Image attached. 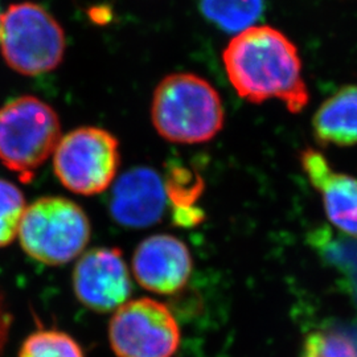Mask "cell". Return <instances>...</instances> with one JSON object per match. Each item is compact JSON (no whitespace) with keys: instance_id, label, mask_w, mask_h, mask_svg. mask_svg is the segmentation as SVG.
I'll use <instances>...</instances> for the list:
<instances>
[{"instance_id":"1","label":"cell","mask_w":357,"mask_h":357,"mask_svg":"<svg viewBox=\"0 0 357 357\" xmlns=\"http://www.w3.org/2000/svg\"><path fill=\"white\" fill-rule=\"evenodd\" d=\"M222 63L237 94L252 103L281 101L301 113L310 94L298 48L281 31L253 26L237 33L222 52Z\"/></svg>"},{"instance_id":"2","label":"cell","mask_w":357,"mask_h":357,"mask_svg":"<svg viewBox=\"0 0 357 357\" xmlns=\"http://www.w3.org/2000/svg\"><path fill=\"white\" fill-rule=\"evenodd\" d=\"M151 119L158 134L178 144L212 141L224 128L225 112L217 90L193 73L165 77L153 91Z\"/></svg>"},{"instance_id":"3","label":"cell","mask_w":357,"mask_h":357,"mask_svg":"<svg viewBox=\"0 0 357 357\" xmlns=\"http://www.w3.org/2000/svg\"><path fill=\"white\" fill-rule=\"evenodd\" d=\"M60 139L59 115L38 97L23 96L0 107V162L20 180H32Z\"/></svg>"},{"instance_id":"4","label":"cell","mask_w":357,"mask_h":357,"mask_svg":"<svg viewBox=\"0 0 357 357\" xmlns=\"http://www.w3.org/2000/svg\"><path fill=\"white\" fill-rule=\"evenodd\" d=\"M65 47L63 26L36 3H15L0 15L1 56L23 76L54 70L64 59Z\"/></svg>"},{"instance_id":"5","label":"cell","mask_w":357,"mask_h":357,"mask_svg":"<svg viewBox=\"0 0 357 357\" xmlns=\"http://www.w3.org/2000/svg\"><path fill=\"white\" fill-rule=\"evenodd\" d=\"M90 234L89 218L79 205L65 197L47 196L26 206L19 240L31 258L59 266L85 250Z\"/></svg>"},{"instance_id":"6","label":"cell","mask_w":357,"mask_h":357,"mask_svg":"<svg viewBox=\"0 0 357 357\" xmlns=\"http://www.w3.org/2000/svg\"><path fill=\"white\" fill-rule=\"evenodd\" d=\"M119 163L118 139L107 130L93 126L69 131L53 153L54 175L66 190L84 196L106 191Z\"/></svg>"},{"instance_id":"7","label":"cell","mask_w":357,"mask_h":357,"mask_svg":"<svg viewBox=\"0 0 357 357\" xmlns=\"http://www.w3.org/2000/svg\"><path fill=\"white\" fill-rule=\"evenodd\" d=\"M180 336L171 310L151 298L126 302L109 323V342L118 357H172Z\"/></svg>"},{"instance_id":"8","label":"cell","mask_w":357,"mask_h":357,"mask_svg":"<svg viewBox=\"0 0 357 357\" xmlns=\"http://www.w3.org/2000/svg\"><path fill=\"white\" fill-rule=\"evenodd\" d=\"M77 299L96 312H110L128 302L132 284L116 248H97L81 255L73 271Z\"/></svg>"},{"instance_id":"9","label":"cell","mask_w":357,"mask_h":357,"mask_svg":"<svg viewBox=\"0 0 357 357\" xmlns=\"http://www.w3.org/2000/svg\"><path fill=\"white\" fill-rule=\"evenodd\" d=\"M193 268L188 246L175 236L155 234L143 240L132 255V273L143 289L160 295L183 290Z\"/></svg>"},{"instance_id":"10","label":"cell","mask_w":357,"mask_h":357,"mask_svg":"<svg viewBox=\"0 0 357 357\" xmlns=\"http://www.w3.org/2000/svg\"><path fill=\"white\" fill-rule=\"evenodd\" d=\"M166 183L150 167H134L115 181L109 200L110 215L122 227L143 229L166 212Z\"/></svg>"},{"instance_id":"11","label":"cell","mask_w":357,"mask_h":357,"mask_svg":"<svg viewBox=\"0 0 357 357\" xmlns=\"http://www.w3.org/2000/svg\"><path fill=\"white\" fill-rule=\"evenodd\" d=\"M301 166L311 185L319 192L332 224L357 238V178L336 171L314 149L301 153Z\"/></svg>"},{"instance_id":"12","label":"cell","mask_w":357,"mask_h":357,"mask_svg":"<svg viewBox=\"0 0 357 357\" xmlns=\"http://www.w3.org/2000/svg\"><path fill=\"white\" fill-rule=\"evenodd\" d=\"M312 131L324 147L357 144V85H347L320 105L312 118Z\"/></svg>"},{"instance_id":"13","label":"cell","mask_w":357,"mask_h":357,"mask_svg":"<svg viewBox=\"0 0 357 357\" xmlns=\"http://www.w3.org/2000/svg\"><path fill=\"white\" fill-rule=\"evenodd\" d=\"M264 0H200L205 19L231 33L255 26L264 13Z\"/></svg>"},{"instance_id":"14","label":"cell","mask_w":357,"mask_h":357,"mask_svg":"<svg viewBox=\"0 0 357 357\" xmlns=\"http://www.w3.org/2000/svg\"><path fill=\"white\" fill-rule=\"evenodd\" d=\"M17 357H85L76 340L63 331L40 330L31 333Z\"/></svg>"},{"instance_id":"15","label":"cell","mask_w":357,"mask_h":357,"mask_svg":"<svg viewBox=\"0 0 357 357\" xmlns=\"http://www.w3.org/2000/svg\"><path fill=\"white\" fill-rule=\"evenodd\" d=\"M26 209L23 192L11 181L0 178V248L10 245L19 236Z\"/></svg>"},{"instance_id":"16","label":"cell","mask_w":357,"mask_h":357,"mask_svg":"<svg viewBox=\"0 0 357 357\" xmlns=\"http://www.w3.org/2000/svg\"><path fill=\"white\" fill-rule=\"evenodd\" d=\"M302 357H357V347L344 332H311L303 343Z\"/></svg>"},{"instance_id":"17","label":"cell","mask_w":357,"mask_h":357,"mask_svg":"<svg viewBox=\"0 0 357 357\" xmlns=\"http://www.w3.org/2000/svg\"><path fill=\"white\" fill-rule=\"evenodd\" d=\"M11 321H13L11 314L3 299V295L0 294V355L4 349V345L7 343V337L11 328Z\"/></svg>"},{"instance_id":"18","label":"cell","mask_w":357,"mask_h":357,"mask_svg":"<svg viewBox=\"0 0 357 357\" xmlns=\"http://www.w3.org/2000/svg\"><path fill=\"white\" fill-rule=\"evenodd\" d=\"M0 15H1V13H0Z\"/></svg>"}]
</instances>
